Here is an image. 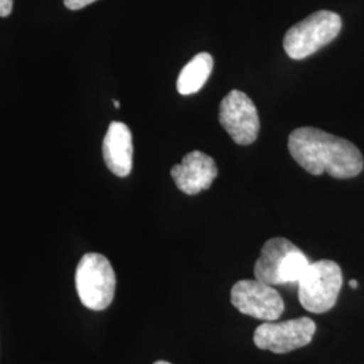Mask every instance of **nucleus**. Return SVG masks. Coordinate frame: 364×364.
<instances>
[{
  "mask_svg": "<svg viewBox=\"0 0 364 364\" xmlns=\"http://www.w3.org/2000/svg\"><path fill=\"white\" fill-rule=\"evenodd\" d=\"M311 262L296 245L285 237H273L262 247L254 267L255 278L270 287L299 284Z\"/></svg>",
  "mask_w": 364,
  "mask_h": 364,
  "instance_id": "nucleus-2",
  "label": "nucleus"
},
{
  "mask_svg": "<svg viewBox=\"0 0 364 364\" xmlns=\"http://www.w3.org/2000/svg\"><path fill=\"white\" fill-rule=\"evenodd\" d=\"M213 69V58L209 53H198L182 68L177 80V91L181 95H192L200 91Z\"/></svg>",
  "mask_w": 364,
  "mask_h": 364,
  "instance_id": "nucleus-11",
  "label": "nucleus"
},
{
  "mask_svg": "<svg viewBox=\"0 0 364 364\" xmlns=\"http://www.w3.org/2000/svg\"><path fill=\"white\" fill-rule=\"evenodd\" d=\"M76 289L81 304L91 311H105L115 297L117 275L102 254H85L78 262Z\"/></svg>",
  "mask_w": 364,
  "mask_h": 364,
  "instance_id": "nucleus-3",
  "label": "nucleus"
},
{
  "mask_svg": "<svg viewBox=\"0 0 364 364\" xmlns=\"http://www.w3.org/2000/svg\"><path fill=\"white\" fill-rule=\"evenodd\" d=\"M358 285H359V284H358V281H355V279H351V281H350V287H351L352 289H356Z\"/></svg>",
  "mask_w": 364,
  "mask_h": 364,
  "instance_id": "nucleus-14",
  "label": "nucleus"
},
{
  "mask_svg": "<svg viewBox=\"0 0 364 364\" xmlns=\"http://www.w3.org/2000/svg\"><path fill=\"white\" fill-rule=\"evenodd\" d=\"M132 134L127 124L112 122L103 141V158L107 168L117 177H127L132 170Z\"/></svg>",
  "mask_w": 364,
  "mask_h": 364,
  "instance_id": "nucleus-10",
  "label": "nucleus"
},
{
  "mask_svg": "<svg viewBox=\"0 0 364 364\" xmlns=\"http://www.w3.org/2000/svg\"><path fill=\"white\" fill-rule=\"evenodd\" d=\"M114 105H115V108H120V103L117 100H114Z\"/></svg>",
  "mask_w": 364,
  "mask_h": 364,
  "instance_id": "nucleus-16",
  "label": "nucleus"
},
{
  "mask_svg": "<svg viewBox=\"0 0 364 364\" xmlns=\"http://www.w3.org/2000/svg\"><path fill=\"white\" fill-rule=\"evenodd\" d=\"M341 25L338 14L317 11L287 30L284 49L291 60H304L336 38Z\"/></svg>",
  "mask_w": 364,
  "mask_h": 364,
  "instance_id": "nucleus-4",
  "label": "nucleus"
},
{
  "mask_svg": "<svg viewBox=\"0 0 364 364\" xmlns=\"http://www.w3.org/2000/svg\"><path fill=\"white\" fill-rule=\"evenodd\" d=\"M96 0H64V4L69 10H81L92 4Z\"/></svg>",
  "mask_w": 364,
  "mask_h": 364,
  "instance_id": "nucleus-12",
  "label": "nucleus"
},
{
  "mask_svg": "<svg viewBox=\"0 0 364 364\" xmlns=\"http://www.w3.org/2000/svg\"><path fill=\"white\" fill-rule=\"evenodd\" d=\"M14 0H0V16L6 18L13 13Z\"/></svg>",
  "mask_w": 364,
  "mask_h": 364,
  "instance_id": "nucleus-13",
  "label": "nucleus"
},
{
  "mask_svg": "<svg viewBox=\"0 0 364 364\" xmlns=\"http://www.w3.org/2000/svg\"><path fill=\"white\" fill-rule=\"evenodd\" d=\"M231 302L243 314L260 321H275L285 311L281 294L258 279H243L231 289Z\"/></svg>",
  "mask_w": 364,
  "mask_h": 364,
  "instance_id": "nucleus-8",
  "label": "nucleus"
},
{
  "mask_svg": "<svg viewBox=\"0 0 364 364\" xmlns=\"http://www.w3.org/2000/svg\"><path fill=\"white\" fill-rule=\"evenodd\" d=\"M154 364H170L169 362H165V360H158Z\"/></svg>",
  "mask_w": 364,
  "mask_h": 364,
  "instance_id": "nucleus-15",
  "label": "nucleus"
},
{
  "mask_svg": "<svg viewBox=\"0 0 364 364\" xmlns=\"http://www.w3.org/2000/svg\"><path fill=\"white\" fill-rule=\"evenodd\" d=\"M316 333V323L309 317H299L282 323L266 321L254 333V343L259 350L287 353L308 346Z\"/></svg>",
  "mask_w": 364,
  "mask_h": 364,
  "instance_id": "nucleus-6",
  "label": "nucleus"
},
{
  "mask_svg": "<svg viewBox=\"0 0 364 364\" xmlns=\"http://www.w3.org/2000/svg\"><path fill=\"white\" fill-rule=\"evenodd\" d=\"M289 151L301 168L313 176L352 178L362 173L363 156L355 144L314 127H301L289 136Z\"/></svg>",
  "mask_w": 364,
  "mask_h": 364,
  "instance_id": "nucleus-1",
  "label": "nucleus"
},
{
  "mask_svg": "<svg viewBox=\"0 0 364 364\" xmlns=\"http://www.w3.org/2000/svg\"><path fill=\"white\" fill-rule=\"evenodd\" d=\"M341 287L343 274L336 262H314L299 281V302L308 312H328L335 306Z\"/></svg>",
  "mask_w": 364,
  "mask_h": 364,
  "instance_id": "nucleus-5",
  "label": "nucleus"
},
{
  "mask_svg": "<svg viewBox=\"0 0 364 364\" xmlns=\"http://www.w3.org/2000/svg\"><path fill=\"white\" fill-rule=\"evenodd\" d=\"M170 174L177 188L185 195L193 196L207 191L219 174L215 159L203 151H192L174 165Z\"/></svg>",
  "mask_w": 364,
  "mask_h": 364,
  "instance_id": "nucleus-9",
  "label": "nucleus"
},
{
  "mask_svg": "<svg viewBox=\"0 0 364 364\" xmlns=\"http://www.w3.org/2000/svg\"><path fill=\"white\" fill-rule=\"evenodd\" d=\"M219 120L235 144L247 146L257 141L260 129L259 115L257 107L245 92L234 90L221 100Z\"/></svg>",
  "mask_w": 364,
  "mask_h": 364,
  "instance_id": "nucleus-7",
  "label": "nucleus"
}]
</instances>
